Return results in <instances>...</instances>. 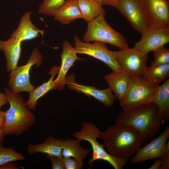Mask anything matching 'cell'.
<instances>
[{
	"instance_id": "obj_1",
	"label": "cell",
	"mask_w": 169,
	"mask_h": 169,
	"mask_svg": "<svg viewBox=\"0 0 169 169\" xmlns=\"http://www.w3.org/2000/svg\"><path fill=\"white\" fill-rule=\"evenodd\" d=\"M100 138L111 155L128 159L132 156L143 145V135L132 127L115 124L101 132Z\"/></svg>"
},
{
	"instance_id": "obj_2",
	"label": "cell",
	"mask_w": 169,
	"mask_h": 169,
	"mask_svg": "<svg viewBox=\"0 0 169 169\" xmlns=\"http://www.w3.org/2000/svg\"><path fill=\"white\" fill-rule=\"evenodd\" d=\"M164 122L157 106L153 102L123 109L115 120V124L132 127L140 132L145 140L151 139Z\"/></svg>"
},
{
	"instance_id": "obj_3",
	"label": "cell",
	"mask_w": 169,
	"mask_h": 169,
	"mask_svg": "<svg viewBox=\"0 0 169 169\" xmlns=\"http://www.w3.org/2000/svg\"><path fill=\"white\" fill-rule=\"evenodd\" d=\"M4 90L10 107L5 112V120L2 128L6 135H20L34 124L35 116L19 93H13L7 88Z\"/></svg>"
},
{
	"instance_id": "obj_4",
	"label": "cell",
	"mask_w": 169,
	"mask_h": 169,
	"mask_svg": "<svg viewBox=\"0 0 169 169\" xmlns=\"http://www.w3.org/2000/svg\"><path fill=\"white\" fill-rule=\"evenodd\" d=\"M105 15L101 14L87 23V29L83 36L84 42L108 44L120 49L128 48L126 38L108 24L105 20Z\"/></svg>"
},
{
	"instance_id": "obj_5",
	"label": "cell",
	"mask_w": 169,
	"mask_h": 169,
	"mask_svg": "<svg viewBox=\"0 0 169 169\" xmlns=\"http://www.w3.org/2000/svg\"><path fill=\"white\" fill-rule=\"evenodd\" d=\"M160 84L149 81L143 76L131 75L127 90L120 105L123 109L136 107L151 102Z\"/></svg>"
},
{
	"instance_id": "obj_6",
	"label": "cell",
	"mask_w": 169,
	"mask_h": 169,
	"mask_svg": "<svg viewBox=\"0 0 169 169\" xmlns=\"http://www.w3.org/2000/svg\"><path fill=\"white\" fill-rule=\"evenodd\" d=\"M39 47V46L33 50L25 65L17 66L11 71L8 85L13 92H27L29 93L35 88L30 81V71L33 66L35 65L36 67H38L42 63L43 57Z\"/></svg>"
},
{
	"instance_id": "obj_7",
	"label": "cell",
	"mask_w": 169,
	"mask_h": 169,
	"mask_svg": "<svg viewBox=\"0 0 169 169\" xmlns=\"http://www.w3.org/2000/svg\"><path fill=\"white\" fill-rule=\"evenodd\" d=\"M101 131L92 123L82 122L79 131L74 132L73 136L81 141H88L90 145L92 151V158L89 159V166H92L94 162L98 160L105 161L109 163L114 161V157L106 151L103 144H100L97 140Z\"/></svg>"
},
{
	"instance_id": "obj_8",
	"label": "cell",
	"mask_w": 169,
	"mask_h": 169,
	"mask_svg": "<svg viewBox=\"0 0 169 169\" xmlns=\"http://www.w3.org/2000/svg\"><path fill=\"white\" fill-rule=\"evenodd\" d=\"M148 28L169 29V0H140Z\"/></svg>"
},
{
	"instance_id": "obj_9",
	"label": "cell",
	"mask_w": 169,
	"mask_h": 169,
	"mask_svg": "<svg viewBox=\"0 0 169 169\" xmlns=\"http://www.w3.org/2000/svg\"><path fill=\"white\" fill-rule=\"evenodd\" d=\"M74 49L77 54H85L98 59L107 65L112 72L123 71L105 44L99 42L92 43L83 42L77 36L74 38Z\"/></svg>"
},
{
	"instance_id": "obj_10",
	"label": "cell",
	"mask_w": 169,
	"mask_h": 169,
	"mask_svg": "<svg viewBox=\"0 0 169 169\" xmlns=\"http://www.w3.org/2000/svg\"><path fill=\"white\" fill-rule=\"evenodd\" d=\"M112 52L123 71L131 75L143 76L148 60V53L134 47Z\"/></svg>"
},
{
	"instance_id": "obj_11",
	"label": "cell",
	"mask_w": 169,
	"mask_h": 169,
	"mask_svg": "<svg viewBox=\"0 0 169 169\" xmlns=\"http://www.w3.org/2000/svg\"><path fill=\"white\" fill-rule=\"evenodd\" d=\"M169 127H167L157 137L142 148H140L131 159L132 164L161 158L169 154Z\"/></svg>"
},
{
	"instance_id": "obj_12",
	"label": "cell",
	"mask_w": 169,
	"mask_h": 169,
	"mask_svg": "<svg viewBox=\"0 0 169 169\" xmlns=\"http://www.w3.org/2000/svg\"><path fill=\"white\" fill-rule=\"evenodd\" d=\"M115 8L141 34L148 28L140 0H120Z\"/></svg>"
},
{
	"instance_id": "obj_13",
	"label": "cell",
	"mask_w": 169,
	"mask_h": 169,
	"mask_svg": "<svg viewBox=\"0 0 169 169\" xmlns=\"http://www.w3.org/2000/svg\"><path fill=\"white\" fill-rule=\"evenodd\" d=\"M140 40L136 43L134 48L148 53L169 42V29L147 28L141 34Z\"/></svg>"
},
{
	"instance_id": "obj_14",
	"label": "cell",
	"mask_w": 169,
	"mask_h": 169,
	"mask_svg": "<svg viewBox=\"0 0 169 169\" xmlns=\"http://www.w3.org/2000/svg\"><path fill=\"white\" fill-rule=\"evenodd\" d=\"M66 84L70 90L92 96L107 107L112 106L117 98L109 88L99 90L93 86L81 84L77 83L73 74L66 77Z\"/></svg>"
},
{
	"instance_id": "obj_15",
	"label": "cell",
	"mask_w": 169,
	"mask_h": 169,
	"mask_svg": "<svg viewBox=\"0 0 169 169\" xmlns=\"http://www.w3.org/2000/svg\"><path fill=\"white\" fill-rule=\"evenodd\" d=\"M63 51L60 54L61 59V66L59 67L58 76L54 80L56 89L63 90L66 84V75L69 70L73 65L75 61L78 60H83L77 56L74 47L70 42L64 41L62 44Z\"/></svg>"
},
{
	"instance_id": "obj_16",
	"label": "cell",
	"mask_w": 169,
	"mask_h": 169,
	"mask_svg": "<svg viewBox=\"0 0 169 169\" xmlns=\"http://www.w3.org/2000/svg\"><path fill=\"white\" fill-rule=\"evenodd\" d=\"M32 13L31 11L24 13L20 18L18 27L11 34V37L22 42L37 38L40 34L43 36L44 30L38 28L31 21Z\"/></svg>"
},
{
	"instance_id": "obj_17",
	"label": "cell",
	"mask_w": 169,
	"mask_h": 169,
	"mask_svg": "<svg viewBox=\"0 0 169 169\" xmlns=\"http://www.w3.org/2000/svg\"><path fill=\"white\" fill-rule=\"evenodd\" d=\"M22 42L12 37L6 40H0V50L4 53L8 72H11L18 66L21 53Z\"/></svg>"
},
{
	"instance_id": "obj_18",
	"label": "cell",
	"mask_w": 169,
	"mask_h": 169,
	"mask_svg": "<svg viewBox=\"0 0 169 169\" xmlns=\"http://www.w3.org/2000/svg\"><path fill=\"white\" fill-rule=\"evenodd\" d=\"M131 75L123 71L112 72L105 76L104 79L116 98L120 101L128 88Z\"/></svg>"
},
{
	"instance_id": "obj_19",
	"label": "cell",
	"mask_w": 169,
	"mask_h": 169,
	"mask_svg": "<svg viewBox=\"0 0 169 169\" xmlns=\"http://www.w3.org/2000/svg\"><path fill=\"white\" fill-rule=\"evenodd\" d=\"M63 139H57L48 136L44 141L37 144H30L27 146L28 153L34 154L37 153L63 157L62 151Z\"/></svg>"
},
{
	"instance_id": "obj_20",
	"label": "cell",
	"mask_w": 169,
	"mask_h": 169,
	"mask_svg": "<svg viewBox=\"0 0 169 169\" xmlns=\"http://www.w3.org/2000/svg\"><path fill=\"white\" fill-rule=\"evenodd\" d=\"M54 17L56 20L63 25L68 24L77 19L82 18L78 0H66Z\"/></svg>"
},
{
	"instance_id": "obj_21",
	"label": "cell",
	"mask_w": 169,
	"mask_h": 169,
	"mask_svg": "<svg viewBox=\"0 0 169 169\" xmlns=\"http://www.w3.org/2000/svg\"><path fill=\"white\" fill-rule=\"evenodd\" d=\"M159 109V114L164 121L169 119V79L157 87L151 101Z\"/></svg>"
},
{
	"instance_id": "obj_22",
	"label": "cell",
	"mask_w": 169,
	"mask_h": 169,
	"mask_svg": "<svg viewBox=\"0 0 169 169\" xmlns=\"http://www.w3.org/2000/svg\"><path fill=\"white\" fill-rule=\"evenodd\" d=\"M59 67H54L50 70L49 74L51 76L49 80L45 82L30 93L28 100L26 103L29 109L34 110L38 100L51 90H56V84L54 80L55 75L58 73Z\"/></svg>"
},
{
	"instance_id": "obj_23",
	"label": "cell",
	"mask_w": 169,
	"mask_h": 169,
	"mask_svg": "<svg viewBox=\"0 0 169 169\" xmlns=\"http://www.w3.org/2000/svg\"><path fill=\"white\" fill-rule=\"evenodd\" d=\"M81 141L68 139L63 140L62 154L63 157H72L78 160L83 161L91 152L88 149H84L80 145Z\"/></svg>"
},
{
	"instance_id": "obj_24",
	"label": "cell",
	"mask_w": 169,
	"mask_h": 169,
	"mask_svg": "<svg viewBox=\"0 0 169 169\" xmlns=\"http://www.w3.org/2000/svg\"><path fill=\"white\" fill-rule=\"evenodd\" d=\"M82 18L88 23L102 14L105 11L102 3L96 0H78Z\"/></svg>"
},
{
	"instance_id": "obj_25",
	"label": "cell",
	"mask_w": 169,
	"mask_h": 169,
	"mask_svg": "<svg viewBox=\"0 0 169 169\" xmlns=\"http://www.w3.org/2000/svg\"><path fill=\"white\" fill-rule=\"evenodd\" d=\"M143 76L146 79L160 84L169 76V64L156 66H146Z\"/></svg>"
},
{
	"instance_id": "obj_26",
	"label": "cell",
	"mask_w": 169,
	"mask_h": 169,
	"mask_svg": "<svg viewBox=\"0 0 169 169\" xmlns=\"http://www.w3.org/2000/svg\"><path fill=\"white\" fill-rule=\"evenodd\" d=\"M65 0H44L39 6L38 13L49 16H54L56 11L64 4Z\"/></svg>"
},
{
	"instance_id": "obj_27",
	"label": "cell",
	"mask_w": 169,
	"mask_h": 169,
	"mask_svg": "<svg viewBox=\"0 0 169 169\" xmlns=\"http://www.w3.org/2000/svg\"><path fill=\"white\" fill-rule=\"evenodd\" d=\"M24 157L21 153L15 151L11 146L4 147L0 145V166L7 163L23 160Z\"/></svg>"
},
{
	"instance_id": "obj_28",
	"label": "cell",
	"mask_w": 169,
	"mask_h": 169,
	"mask_svg": "<svg viewBox=\"0 0 169 169\" xmlns=\"http://www.w3.org/2000/svg\"><path fill=\"white\" fill-rule=\"evenodd\" d=\"M154 60L151 63V66H156L169 64V49L164 46L153 51Z\"/></svg>"
},
{
	"instance_id": "obj_29",
	"label": "cell",
	"mask_w": 169,
	"mask_h": 169,
	"mask_svg": "<svg viewBox=\"0 0 169 169\" xmlns=\"http://www.w3.org/2000/svg\"><path fill=\"white\" fill-rule=\"evenodd\" d=\"M63 157L65 169H81L82 168L83 161L72 157Z\"/></svg>"
},
{
	"instance_id": "obj_30",
	"label": "cell",
	"mask_w": 169,
	"mask_h": 169,
	"mask_svg": "<svg viewBox=\"0 0 169 169\" xmlns=\"http://www.w3.org/2000/svg\"><path fill=\"white\" fill-rule=\"evenodd\" d=\"M51 161L53 169H65L63 157L46 155Z\"/></svg>"
},
{
	"instance_id": "obj_31",
	"label": "cell",
	"mask_w": 169,
	"mask_h": 169,
	"mask_svg": "<svg viewBox=\"0 0 169 169\" xmlns=\"http://www.w3.org/2000/svg\"><path fill=\"white\" fill-rule=\"evenodd\" d=\"M161 165L160 169H168L169 168V154L160 158Z\"/></svg>"
},
{
	"instance_id": "obj_32",
	"label": "cell",
	"mask_w": 169,
	"mask_h": 169,
	"mask_svg": "<svg viewBox=\"0 0 169 169\" xmlns=\"http://www.w3.org/2000/svg\"><path fill=\"white\" fill-rule=\"evenodd\" d=\"M8 103V98L5 93L0 92V110L2 107Z\"/></svg>"
},
{
	"instance_id": "obj_33",
	"label": "cell",
	"mask_w": 169,
	"mask_h": 169,
	"mask_svg": "<svg viewBox=\"0 0 169 169\" xmlns=\"http://www.w3.org/2000/svg\"><path fill=\"white\" fill-rule=\"evenodd\" d=\"M19 168L11 162L7 163L0 166V169H18Z\"/></svg>"
},
{
	"instance_id": "obj_34",
	"label": "cell",
	"mask_w": 169,
	"mask_h": 169,
	"mask_svg": "<svg viewBox=\"0 0 169 169\" xmlns=\"http://www.w3.org/2000/svg\"><path fill=\"white\" fill-rule=\"evenodd\" d=\"M120 0H103L102 2V5H108L115 8Z\"/></svg>"
},
{
	"instance_id": "obj_35",
	"label": "cell",
	"mask_w": 169,
	"mask_h": 169,
	"mask_svg": "<svg viewBox=\"0 0 169 169\" xmlns=\"http://www.w3.org/2000/svg\"><path fill=\"white\" fill-rule=\"evenodd\" d=\"M161 160L160 158L157 159L154 164L148 169H160L161 164Z\"/></svg>"
},
{
	"instance_id": "obj_36",
	"label": "cell",
	"mask_w": 169,
	"mask_h": 169,
	"mask_svg": "<svg viewBox=\"0 0 169 169\" xmlns=\"http://www.w3.org/2000/svg\"><path fill=\"white\" fill-rule=\"evenodd\" d=\"M5 112L0 110V129L3 126L5 120Z\"/></svg>"
},
{
	"instance_id": "obj_37",
	"label": "cell",
	"mask_w": 169,
	"mask_h": 169,
	"mask_svg": "<svg viewBox=\"0 0 169 169\" xmlns=\"http://www.w3.org/2000/svg\"><path fill=\"white\" fill-rule=\"evenodd\" d=\"M6 134L3 128L0 129V145L2 144V142Z\"/></svg>"
},
{
	"instance_id": "obj_38",
	"label": "cell",
	"mask_w": 169,
	"mask_h": 169,
	"mask_svg": "<svg viewBox=\"0 0 169 169\" xmlns=\"http://www.w3.org/2000/svg\"><path fill=\"white\" fill-rule=\"evenodd\" d=\"M102 3L103 0H96Z\"/></svg>"
},
{
	"instance_id": "obj_39",
	"label": "cell",
	"mask_w": 169,
	"mask_h": 169,
	"mask_svg": "<svg viewBox=\"0 0 169 169\" xmlns=\"http://www.w3.org/2000/svg\"><path fill=\"white\" fill-rule=\"evenodd\" d=\"M0 26H1V25H0Z\"/></svg>"
}]
</instances>
